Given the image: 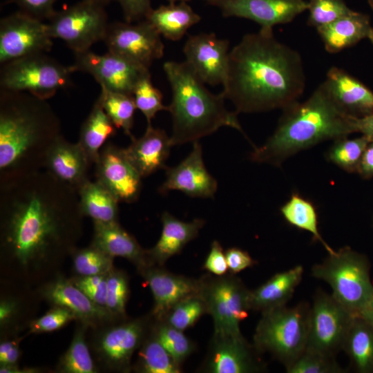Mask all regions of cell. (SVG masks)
<instances>
[{
    "label": "cell",
    "instance_id": "obj_57",
    "mask_svg": "<svg viewBox=\"0 0 373 373\" xmlns=\"http://www.w3.org/2000/svg\"><path fill=\"white\" fill-rule=\"evenodd\" d=\"M35 369H21L18 365H0L1 373H22V372H35Z\"/></svg>",
    "mask_w": 373,
    "mask_h": 373
},
{
    "label": "cell",
    "instance_id": "obj_27",
    "mask_svg": "<svg viewBox=\"0 0 373 373\" xmlns=\"http://www.w3.org/2000/svg\"><path fill=\"white\" fill-rule=\"evenodd\" d=\"M161 220L160 237L154 247L147 249L153 265L163 266L169 258L179 254L187 243L197 237L205 223L199 218L184 222L168 212L162 213Z\"/></svg>",
    "mask_w": 373,
    "mask_h": 373
},
{
    "label": "cell",
    "instance_id": "obj_2",
    "mask_svg": "<svg viewBox=\"0 0 373 373\" xmlns=\"http://www.w3.org/2000/svg\"><path fill=\"white\" fill-rule=\"evenodd\" d=\"M222 94L237 113L284 109L305 87L302 58L278 41L273 30L245 35L229 52Z\"/></svg>",
    "mask_w": 373,
    "mask_h": 373
},
{
    "label": "cell",
    "instance_id": "obj_3",
    "mask_svg": "<svg viewBox=\"0 0 373 373\" xmlns=\"http://www.w3.org/2000/svg\"><path fill=\"white\" fill-rule=\"evenodd\" d=\"M60 131L59 119L46 99L1 89L0 182L44 169Z\"/></svg>",
    "mask_w": 373,
    "mask_h": 373
},
{
    "label": "cell",
    "instance_id": "obj_8",
    "mask_svg": "<svg viewBox=\"0 0 373 373\" xmlns=\"http://www.w3.org/2000/svg\"><path fill=\"white\" fill-rule=\"evenodd\" d=\"M70 66H65L46 53L23 57L1 65V89L29 93L47 99L73 84Z\"/></svg>",
    "mask_w": 373,
    "mask_h": 373
},
{
    "label": "cell",
    "instance_id": "obj_48",
    "mask_svg": "<svg viewBox=\"0 0 373 373\" xmlns=\"http://www.w3.org/2000/svg\"><path fill=\"white\" fill-rule=\"evenodd\" d=\"M57 0H8L18 6L20 11L41 21L49 19L55 12L54 5Z\"/></svg>",
    "mask_w": 373,
    "mask_h": 373
},
{
    "label": "cell",
    "instance_id": "obj_1",
    "mask_svg": "<svg viewBox=\"0 0 373 373\" xmlns=\"http://www.w3.org/2000/svg\"><path fill=\"white\" fill-rule=\"evenodd\" d=\"M83 217L77 191L46 171L1 182V256L24 271L56 262L75 249Z\"/></svg>",
    "mask_w": 373,
    "mask_h": 373
},
{
    "label": "cell",
    "instance_id": "obj_28",
    "mask_svg": "<svg viewBox=\"0 0 373 373\" xmlns=\"http://www.w3.org/2000/svg\"><path fill=\"white\" fill-rule=\"evenodd\" d=\"M303 272V267L296 265L290 269L276 274L256 289L250 290V310L264 312L285 306L301 282Z\"/></svg>",
    "mask_w": 373,
    "mask_h": 373
},
{
    "label": "cell",
    "instance_id": "obj_9",
    "mask_svg": "<svg viewBox=\"0 0 373 373\" xmlns=\"http://www.w3.org/2000/svg\"><path fill=\"white\" fill-rule=\"evenodd\" d=\"M231 273L200 278V295L211 316L216 334L240 335V323L248 316L249 290Z\"/></svg>",
    "mask_w": 373,
    "mask_h": 373
},
{
    "label": "cell",
    "instance_id": "obj_34",
    "mask_svg": "<svg viewBox=\"0 0 373 373\" xmlns=\"http://www.w3.org/2000/svg\"><path fill=\"white\" fill-rule=\"evenodd\" d=\"M285 220L291 225L309 232L314 241L321 242L329 254L335 251L322 238L318 228V215L315 206L298 193H291L280 207Z\"/></svg>",
    "mask_w": 373,
    "mask_h": 373
},
{
    "label": "cell",
    "instance_id": "obj_61",
    "mask_svg": "<svg viewBox=\"0 0 373 373\" xmlns=\"http://www.w3.org/2000/svg\"><path fill=\"white\" fill-rule=\"evenodd\" d=\"M368 3L373 10V0H368Z\"/></svg>",
    "mask_w": 373,
    "mask_h": 373
},
{
    "label": "cell",
    "instance_id": "obj_44",
    "mask_svg": "<svg viewBox=\"0 0 373 373\" xmlns=\"http://www.w3.org/2000/svg\"><path fill=\"white\" fill-rule=\"evenodd\" d=\"M288 373H341L343 369L335 357L328 356L314 351H305L289 367Z\"/></svg>",
    "mask_w": 373,
    "mask_h": 373
},
{
    "label": "cell",
    "instance_id": "obj_42",
    "mask_svg": "<svg viewBox=\"0 0 373 373\" xmlns=\"http://www.w3.org/2000/svg\"><path fill=\"white\" fill-rule=\"evenodd\" d=\"M136 108L145 116L147 124H151V120L157 113L168 111V106L162 103V95L159 89L151 82V74L142 78L133 90L132 95Z\"/></svg>",
    "mask_w": 373,
    "mask_h": 373
},
{
    "label": "cell",
    "instance_id": "obj_56",
    "mask_svg": "<svg viewBox=\"0 0 373 373\" xmlns=\"http://www.w3.org/2000/svg\"><path fill=\"white\" fill-rule=\"evenodd\" d=\"M357 316L373 327V296Z\"/></svg>",
    "mask_w": 373,
    "mask_h": 373
},
{
    "label": "cell",
    "instance_id": "obj_51",
    "mask_svg": "<svg viewBox=\"0 0 373 373\" xmlns=\"http://www.w3.org/2000/svg\"><path fill=\"white\" fill-rule=\"evenodd\" d=\"M225 256L228 271L233 274H236L257 263L248 252L238 247H231L227 249Z\"/></svg>",
    "mask_w": 373,
    "mask_h": 373
},
{
    "label": "cell",
    "instance_id": "obj_38",
    "mask_svg": "<svg viewBox=\"0 0 373 373\" xmlns=\"http://www.w3.org/2000/svg\"><path fill=\"white\" fill-rule=\"evenodd\" d=\"M86 324L77 329L67 351L61 358L59 370L64 373H94L97 369L85 340Z\"/></svg>",
    "mask_w": 373,
    "mask_h": 373
},
{
    "label": "cell",
    "instance_id": "obj_30",
    "mask_svg": "<svg viewBox=\"0 0 373 373\" xmlns=\"http://www.w3.org/2000/svg\"><path fill=\"white\" fill-rule=\"evenodd\" d=\"M200 19L186 2L170 3L152 8L145 18L160 35L171 41L182 39L188 29Z\"/></svg>",
    "mask_w": 373,
    "mask_h": 373
},
{
    "label": "cell",
    "instance_id": "obj_19",
    "mask_svg": "<svg viewBox=\"0 0 373 373\" xmlns=\"http://www.w3.org/2000/svg\"><path fill=\"white\" fill-rule=\"evenodd\" d=\"M229 42L217 38L213 33L190 35L183 52L188 64L205 83L223 84L227 73Z\"/></svg>",
    "mask_w": 373,
    "mask_h": 373
},
{
    "label": "cell",
    "instance_id": "obj_21",
    "mask_svg": "<svg viewBox=\"0 0 373 373\" xmlns=\"http://www.w3.org/2000/svg\"><path fill=\"white\" fill-rule=\"evenodd\" d=\"M149 287L154 299L151 316L162 321L169 310L182 300L200 290V281L174 274L162 266L151 265L139 271Z\"/></svg>",
    "mask_w": 373,
    "mask_h": 373
},
{
    "label": "cell",
    "instance_id": "obj_20",
    "mask_svg": "<svg viewBox=\"0 0 373 373\" xmlns=\"http://www.w3.org/2000/svg\"><path fill=\"white\" fill-rule=\"evenodd\" d=\"M165 169L166 179L158 189L162 194L177 190L190 197L207 198L217 191V180L205 167L199 141L193 143L192 151L179 164Z\"/></svg>",
    "mask_w": 373,
    "mask_h": 373
},
{
    "label": "cell",
    "instance_id": "obj_50",
    "mask_svg": "<svg viewBox=\"0 0 373 373\" xmlns=\"http://www.w3.org/2000/svg\"><path fill=\"white\" fill-rule=\"evenodd\" d=\"M122 7L125 21L128 23L140 21L152 9L151 0H115Z\"/></svg>",
    "mask_w": 373,
    "mask_h": 373
},
{
    "label": "cell",
    "instance_id": "obj_16",
    "mask_svg": "<svg viewBox=\"0 0 373 373\" xmlns=\"http://www.w3.org/2000/svg\"><path fill=\"white\" fill-rule=\"evenodd\" d=\"M153 322L147 318L125 321L104 331L99 337L96 352L98 358L111 369L126 372L131 358L140 347Z\"/></svg>",
    "mask_w": 373,
    "mask_h": 373
},
{
    "label": "cell",
    "instance_id": "obj_53",
    "mask_svg": "<svg viewBox=\"0 0 373 373\" xmlns=\"http://www.w3.org/2000/svg\"><path fill=\"white\" fill-rule=\"evenodd\" d=\"M356 173L365 180L373 178V142H370L365 149Z\"/></svg>",
    "mask_w": 373,
    "mask_h": 373
},
{
    "label": "cell",
    "instance_id": "obj_55",
    "mask_svg": "<svg viewBox=\"0 0 373 373\" xmlns=\"http://www.w3.org/2000/svg\"><path fill=\"white\" fill-rule=\"evenodd\" d=\"M17 303L12 299L6 298L0 303V323L1 326L8 325L17 315Z\"/></svg>",
    "mask_w": 373,
    "mask_h": 373
},
{
    "label": "cell",
    "instance_id": "obj_18",
    "mask_svg": "<svg viewBox=\"0 0 373 373\" xmlns=\"http://www.w3.org/2000/svg\"><path fill=\"white\" fill-rule=\"evenodd\" d=\"M210 3L218 7L225 17L248 19L266 30L292 21L309 6L304 0H213Z\"/></svg>",
    "mask_w": 373,
    "mask_h": 373
},
{
    "label": "cell",
    "instance_id": "obj_31",
    "mask_svg": "<svg viewBox=\"0 0 373 373\" xmlns=\"http://www.w3.org/2000/svg\"><path fill=\"white\" fill-rule=\"evenodd\" d=\"M79 207L84 216L93 222H118L119 202L103 184L88 180L78 190Z\"/></svg>",
    "mask_w": 373,
    "mask_h": 373
},
{
    "label": "cell",
    "instance_id": "obj_5",
    "mask_svg": "<svg viewBox=\"0 0 373 373\" xmlns=\"http://www.w3.org/2000/svg\"><path fill=\"white\" fill-rule=\"evenodd\" d=\"M163 69L172 90L168 106L173 120L172 146L199 141L223 126L244 133L238 113L226 108L222 93H211L186 61H168Z\"/></svg>",
    "mask_w": 373,
    "mask_h": 373
},
{
    "label": "cell",
    "instance_id": "obj_13",
    "mask_svg": "<svg viewBox=\"0 0 373 373\" xmlns=\"http://www.w3.org/2000/svg\"><path fill=\"white\" fill-rule=\"evenodd\" d=\"M71 67L73 72L92 75L101 87L129 95H133L138 82L150 74L149 69L110 51L104 55L90 50L75 53Z\"/></svg>",
    "mask_w": 373,
    "mask_h": 373
},
{
    "label": "cell",
    "instance_id": "obj_25",
    "mask_svg": "<svg viewBox=\"0 0 373 373\" xmlns=\"http://www.w3.org/2000/svg\"><path fill=\"white\" fill-rule=\"evenodd\" d=\"M171 146V138L164 130L147 124L144 135L139 138L131 139V144L124 149V152L144 178L166 168L165 163Z\"/></svg>",
    "mask_w": 373,
    "mask_h": 373
},
{
    "label": "cell",
    "instance_id": "obj_35",
    "mask_svg": "<svg viewBox=\"0 0 373 373\" xmlns=\"http://www.w3.org/2000/svg\"><path fill=\"white\" fill-rule=\"evenodd\" d=\"M136 370L142 373L181 372V366L174 361L157 338L153 329V322L140 346Z\"/></svg>",
    "mask_w": 373,
    "mask_h": 373
},
{
    "label": "cell",
    "instance_id": "obj_37",
    "mask_svg": "<svg viewBox=\"0 0 373 373\" xmlns=\"http://www.w3.org/2000/svg\"><path fill=\"white\" fill-rule=\"evenodd\" d=\"M334 141L325 153L326 160L347 173H357L363 154L370 142L369 139L361 135L354 139L343 137Z\"/></svg>",
    "mask_w": 373,
    "mask_h": 373
},
{
    "label": "cell",
    "instance_id": "obj_24",
    "mask_svg": "<svg viewBox=\"0 0 373 373\" xmlns=\"http://www.w3.org/2000/svg\"><path fill=\"white\" fill-rule=\"evenodd\" d=\"M41 292L53 306L70 310L78 320L88 325H95L113 318L107 308L95 303L70 280L57 278L45 285Z\"/></svg>",
    "mask_w": 373,
    "mask_h": 373
},
{
    "label": "cell",
    "instance_id": "obj_29",
    "mask_svg": "<svg viewBox=\"0 0 373 373\" xmlns=\"http://www.w3.org/2000/svg\"><path fill=\"white\" fill-rule=\"evenodd\" d=\"M372 28L368 15L352 10L316 29L326 50L336 53L368 38Z\"/></svg>",
    "mask_w": 373,
    "mask_h": 373
},
{
    "label": "cell",
    "instance_id": "obj_47",
    "mask_svg": "<svg viewBox=\"0 0 373 373\" xmlns=\"http://www.w3.org/2000/svg\"><path fill=\"white\" fill-rule=\"evenodd\" d=\"M107 275L78 276L71 281L95 303L106 308Z\"/></svg>",
    "mask_w": 373,
    "mask_h": 373
},
{
    "label": "cell",
    "instance_id": "obj_6",
    "mask_svg": "<svg viewBox=\"0 0 373 373\" xmlns=\"http://www.w3.org/2000/svg\"><path fill=\"white\" fill-rule=\"evenodd\" d=\"M310 312L311 305L305 302L262 312L254 335V346L260 353L268 352L289 367L307 348Z\"/></svg>",
    "mask_w": 373,
    "mask_h": 373
},
{
    "label": "cell",
    "instance_id": "obj_39",
    "mask_svg": "<svg viewBox=\"0 0 373 373\" xmlns=\"http://www.w3.org/2000/svg\"><path fill=\"white\" fill-rule=\"evenodd\" d=\"M153 329L162 346L180 366L195 349V343L183 331L163 321H156L153 319Z\"/></svg>",
    "mask_w": 373,
    "mask_h": 373
},
{
    "label": "cell",
    "instance_id": "obj_40",
    "mask_svg": "<svg viewBox=\"0 0 373 373\" xmlns=\"http://www.w3.org/2000/svg\"><path fill=\"white\" fill-rule=\"evenodd\" d=\"M73 267L79 276L107 275L113 269V258L92 244L72 253Z\"/></svg>",
    "mask_w": 373,
    "mask_h": 373
},
{
    "label": "cell",
    "instance_id": "obj_22",
    "mask_svg": "<svg viewBox=\"0 0 373 373\" xmlns=\"http://www.w3.org/2000/svg\"><path fill=\"white\" fill-rule=\"evenodd\" d=\"M91 163L77 143H71L61 135L50 146L45 158L44 168L58 180L77 191L88 180Z\"/></svg>",
    "mask_w": 373,
    "mask_h": 373
},
{
    "label": "cell",
    "instance_id": "obj_58",
    "mask_svg": "<svg viewBox=\"0 0 373 373\" xmlns=\"http://www.w3.org/2000/svg\"><path fill=\"white\" fill-rule=\"evenodd\" d=\"M93 1H95L102 5H104V6L106 5H107L108 3H109L111 1L113 0H93Z\"/></svg>",
    "mask_w": 373,
    "mask_h": 373
},
{
    "label": "cell",
    "instance_id": "obj_59",
    "mask_svg": "<svg viewBox=\"0 0 373 373\" xmlns=\"http://www.w3.org/2000/svg\"><path fill=\"white\" fill-rule=\"evenodd\" d=\"M168 1H169L170 3H176L177 1H180V2H186L189 0H167ZM209 3L211 2H212L213 0H206Z\"/></svg>",
    "mask_w": 373,
    "mask_h": 373
},
{
    "label": "cell",
    "instance_id": "obj_36",
    "mask_svg": "<svg viewBox=\"0 0 373 373\" xmlns=\"http://www.w3.org/2000/svg\"><path fill=\"white\" fill-rule=\"evenodd\" d=\"M97 99L116 128L122 129L131 140L133 139L131 129L137 109L133 96L101 87Z\"/></svg>",
    "mask_w": 373,
    "mask_h": 373
},
{
    "label": "cell",
    "instance_id": "obj_32",
    "mask_svg": "<svg viewBox=\"0 0 373 373\" xmlns=\"http://www.w3.org/2000/svg\"><path fill=\"white\" fill-rule=\"evenodd\" d=\"M117 129L97 99L81 126L78 141L91 164H95L101 149Z\"/></svg>",
    "mask_w": 373,
    "mask_h": 373
},
{
    "label": "cell",
    "instance_id": "obj_41",
    "mask_svg": "<svg viewBox=\"0 0 373 373\" xmlns=\"http://www.w3.org/2000/svg\"><path fill=\"white\" fill-rule=\"evenodd\" d=\"M206 314L207 306L199 293L175 304L162 321L178 329L184 331L193 327L200 317Z\"/></svg>",
    "mask_w": 373,
    "mask_h": 373
},
{
    "label": "cell",
    "instance_id": "obj_52",
    "mask_svg": "<svg viewBox=\"0 0 373 373\" xmlns=\"http://www.w3.org/2000/svg\"><path fill=\"white\" fill-rule=\"evenodd\" d=\"M20 356L19 343L15 340H5L0 343V365H18Z\"/></svg>",
    "mask_w": 373,
    "mask_h": 373
},
{
    "label": "cell",
    "instance_id": "obj_60",
    "mask_svg": "<svg viewBox=\"0 0 373 373\" xmlns=\"http://www.w3.org/2000/svg\"><path fill=\"white\" fill-rule=\"evenodd\" d=\"M368 39L373 44V28H372Z\"/></svg>",
    "mask_w": 373,
    "mask_h": 373
},
{
    "label": "cell",
    "instance_id": "obj_7",
    "mask_svg": "<svg viewBox=\"0 0 373 373\" xmlns=\"http://www.w3.org/2000/svg\"><path fill=\"white\" fill-rule=\"evenodd\" d=\"M312 274L328 283L332 296L354 316L373 296L370 261L350 247L329 254L321 263L313 266Z\"/></svg>",
    "mask_w": 373,
    "mask_h": 373
},
{
    "label": "cell",
    "instance_id": "obj_54",
    "mask_svg": "<svg viewBox=\"0 0 373 373\" xmlns=\"http://www.w3.org/2000/svg\"><path fill=\"white\" fill-rule=\"evenodd\" d=\"M354 133H359L373 142V113L361 117H352Z\"/></svg>",
    "mask_w": 373,
    "mask_h": 373
},
{
    "label": "cell",
    "instance_id": "obj_45",
    "mask_svg": "<svg viewBox=\"0 0 373 373\" xmlns=\"http://www.w3.org/2000/svg\"><path fill=\"white\" fill-rule=\"evenodd\" d=\"M308 25L316 28L350 13L343 0H309Z\"/></svg>",
    "mask_w": 373,
    "mask_h": 373
},
{
    "label": "cell",
    "instance_id": "obj_11",
    "mask_svg": "<svg viewBox=\"0 0 373 373\" xmlns=\"http://www.w3.org/2000/svg\"><path fill=\"white\" fill-rule=\"evenodd\" d=\"M354 316L332 295L318 290L311 306L306 350L335 357L343 350Z\"/></svg>",
    "mask_w": 373,
    "mask_h": 373
},
{
    "label": "cell",
    "instance_id": "obj_12",
    "mask_svg": "<svg viewBox=\"0 0 373 373\" xmlns=\"http://www.w3.org/2000/svg\"><path fill=\"white\" fill-rule=\"evenodd\" d=\"M47 23L21 11L0 21L1 65L31 55L46 53L52 47Z\"/></svg>",
    "mask_w": 373,
    "mask_h": 373
},
{
    "label": "cell",
    "instance_id": "obj_17",
    "mask_svg": "<svg viewBox=\"0 0 373 373\" xmlns=\"http://www.w3.org/2000/svg\"><path fill=\"white\" fill-rule=\"evenodd\" d=\"M96 180L119 200L135 202L142 189V176L126 157L124 149L107 142L95 162Z\"/></svg>",
    "mask_w": 373,
    "mask_h": 373
},
{
    "label": "cell",
    "instance_id": "obj_14",
    "mask_svg": "<svg viewBox=\"0 0 373 373\" xmlns=\"http://www.w3.org/2000/svg\"><path fill=\"white\" fill-rule=\"evenodd\" d=\"M103 41L108 51L148 69L164 55L161 35L145 19L135 24L126 21L108 23Z\"/></svg>",
    "mask_w": 373,
    "mask_h": 373
},
{
    "label": "cell",
    "instance_id": "obj_26",
    "mask_svg": "<svg viewBox=\"0 0 373 373\" xmlns=\"http://www.w3.org/2000/svg\"><path fill=\"white\" fill-rule=\"evenodd\" d=\"M91 244L113 258L122 257L128 260L138 271L153 265L147 249H144L118 222H93Z\"/></svg>",
    "mask_w": 373,
    "mask_h": 373
},
{
    "label": "cell",
    "instance_id": "obj_4",
    "mask_svg": "<svg viewBox=\"0 0 373 373\" xmlns=\"http://www.w3.org/2000/svg\"><path fill=\"white\" fill-rule=\"evenodd\" d=\"M352 133V117L339 109L322 83L307 100L283 109L275 131L262 146L254 148L250 159L280 166L301 151Z\"/></svg>",
    "mask_w": 373,
    "mask_h": 373
},
{
    "label": "cell",
    "instance_id": "obj_49",
    "mask_svg": "<svg viewBox=\"0 0 373 373\" xmlns=\"http://www.w3.org/2000/svg\"><path fill=\"white\" fill-rule=\"evenodd\" d=\"M203 268L216 276H221L227 273L228 266L225 251H224L218 241L213 240L212 242L209 252L204 260Z\"/></svg>",
    "mask_w": 373,
    "mask_h": 373
},
{
    "label": "cell",
    "instance_id": "obj_10",
    "mask_svg": "<svg viewBox=\"0 0 373 373\" xmlns=\"http://www.w3.org/2000/svg\"><path fill=\"white\" fill-rule=\"evenodd\" d=\"M50 37L63 40L74 53L89 50L104 41L108 26L104 6L93 0H82L55 11L47 23Z\"/></svg>",
    "mask_w": 373,
    "mask_h": 373
},
{
    "label": "cell",
    "instance_id": "obj_33",
    "mask_svg": "<svg viewBox=\"0 0 373 373\" xmlns=\"http://www.w3.org/2000/svg\"><path fill=\"white\" fill-rule=\"evenodd\" d=\"M343 350L357 372H373V327L361 317L354 316Z\"/></svg>",
    "mask_w": 373,
    "mask_h": 373
},
{
    "label": "cell",
    "instance_id": "obj_43",
    "mask_svg": "<svg viewBox=\"0 0 373 373\" xmlns=\"http://www.w3.org/2000/svg\"><path fill=\"white\" fill-rule=\"evenodd\" d=\"M128 294L127 276L123 271L112 269L107 275L106 308L113 317H125Z\"/></svg>",
    "mask_w": 373,
    "mask_h": 373
},
{
    "label": "cell",
    "instance_id": "obj_15",
    "mask_svg": "<svg viewBox=\"0 0 373 373\" xmlns=\"http://www.w3.org/2000/svg\"><path fill=\"white\" fill-rule=\"evenodd\" d=\"M260 352L240 335L216 334L209 345L201 372L208 373H253L265 370Z\"/></svg>",
    "mask_w": 373,
    "mask_h": 373
},
{
    "label": "cell",
    "instance_id": "obj_23",
    "mask_svg": "<svg viewBox=\"0 0 373 373\" xmlns=\"http://www.w3.org/2000/svg\"><path fill=\"white\" fill-rule=\"evenodd\" d=\"M323 84L345 115L361 117L373 113V91L344 70L332 67Z\"/></svg>",
    "mask_w": 373,
    "mask_h": 373
},
{
    "label": "cell",
    "instance_id": "obj_46",
    "mask_svg": "<svg viewBox=\"0 0 373 373\" xmlns=\"http://www.w3.org/2000/svg\"><path fill=\"white\" fill-rule=\"evenodd\" d=\"M73 320L78 319L70 310L60 306H53L44 316L30 322L29 332L35 334L52 332Z\"/></svg>",
    "mask_w": 373,
    "mask_h": 373
}]
</instances>
